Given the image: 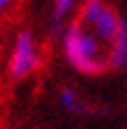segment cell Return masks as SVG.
<instances>
[{"mask_svg":"<svg viewBox=\"0 0 127 129\" xmlns=\"http://www.w3.org/2000/svg\"><path fill=\"white\" fill-rule=\"evenodd\" d=\"M73 5H75V0H54V21H61L73 10Z\"/></svg>","mask_w":127,"mask_h":129,"instance_id":"cell-5","label":"cell"},{"mask_svg":"<svg viewBox=\"0 0 127 129\" xmlns=\"http://www.w3.org/2000/svg\"><path fill=\"white\" fill-rule=\"evenodd\" d=\"M106 52H108V68L127 66V19H122L115 38L106 45Z\"/></svg>","mask_w":127,"mask_h":129,"instance_id":"cell-4","label":"cell"},{"mask_svg":"<svg viewBox=\"0 0 127 129\" xmlns=\"http://www.w3.org/2000/svg\"><path fill=\"white\" fill-rule=\"evenodd\" d=\"M42 66V54L38 49V42H35V35L31 31H21L14 38V47L10 54V75L12 78H28L31 73H35Z\"/></svg>","mask_w":127,"mask_h":129,"instance_id":"cell-3","label":"cell"},{"mask_svg":"<svg viewBox=\"0 0 127 129\" xmlns=\"http://www.w3.org/2000/svg\"><path fill=\"white\" fill-rule=\"evenodd\" d=\"M64 56L78 73L85 75H99L108 68V52L96 35H92L85 26L78 21L68 26L61 35Z\"/></svg>","mask_w":127,"mask_h":129,"instance_id":"cell-1","label":"cell"},{"mask_svg":"<svg viewBox=\"0 0 127 129\" xmlns=\"http://www.w3.org/2000/svg\"><path fill=\"white\" fill-rule=\"evenodd\" d=\"M10 3H12V0H0V12L7 10V7H10Z\"/></svg>","mask_w":127,"mask_h":129,"instance_id":"cell-7","label":"cell"},{"mask_svg":"<svg viewBox=\"0 0 127 129\" xmlns=\"http://www.w3.org/2000/svg\"><path fill=\"white\" fill-rule=\"evenodd\" d=\"M61 106L66 110H80V103H78V96L71 92V89H61Z\"/></svg>","mask_w":127,"mask_h":129,"instance_id":"cell-6","label":"cell"},{"mask_svg":"<svg viewBox=\"0 0 127 129\" xmlns=\"http://www.w3.org/2000/svg\"><path fill=\"white\" fill-rule=\"evenodd\" d=\"M75 21L80 26H85L92 35H96L104 45H108L115 38L118 28H120L122 17L106 0H85L80 5V12H78Z\"/></svg>","mask_w":127,"mask_h":129,"instance_id":"cell-2","label":"cell"}]
</instances>
